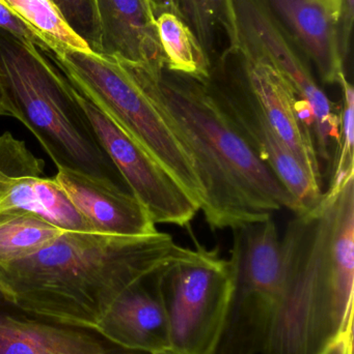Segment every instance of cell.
Returning a JSON list of instances; mask_svg holds the SVG:
<instances>
[{
  "mask_svg": "<svg viewBox=\"0 0 354 354\" xmlns=\"http://www.w3.org/2000/svg\"><path fill=\"white\" fill-rule=\"evenodd\" d=\"M118 60L193 159L205 192L200 210L210 228L260 222L283 208L307 212L218 105L208 79Z\"/></svg>",
  "mask_w": 354,
  "mask_h": 354,
  "instance_id": "1",
  "label": "cell"
},
{
  "mask_svg": "<svg viewBox=\"0 0 354 354\" xmlns=\"http://www.w3.org/2000/svg\"><path fill=\"white\" fill-rule=\"evenodd\" d=\"M0 28L6 29L17 37L29 41L44 53L47 52V46L44 43L43 39L24 21L21 20L16 14H14L1 0H0Z\"/></svg>",
  "mask_w": 354,
  "mask_h": 354,
  "instance_id": "25",
  "label": "cell"
},
{
  "mask_svg": "<svg viewBox=\"0 0 354 354\" xmlns=\"http://www.w3.org/2000/svg\"><path fill=\"white\" fill-rule=\"evenodd\" d=\"M208 84L218 105L258 157L274 172L306 210L315 206L324 196L322 185L283 142L264 114L216 66H212Z\"/></svg>",
  "mask_w": 354,
  "mask_h": 354,
  "instance_id": "11",
  "label": "cell"
},
{
  "mask_svg": "<svg viewBox=\"0 0 354 354\" xmlns=\"http://www.w3.org/2000/svg\"><path fill=\"white\" fill-rule=\"evenodd\" d=\"M0 105L33 133L58 170L130 192L79 104L76 89L41 50L2 28Z\"/></svg>",
  "mask_w": 354,
  "mask_h": 354,
  "instance_id": "4",
  "label": "cell"
},
{
  "mask_svg": "<svg viewBox=\"0 0 354 354\" xmlns=\"http://www.w3.org/2000/svg\"><path fill=\"white\" fill-rule=\"evenodd\" d=\"M191 251L160 231L143 236L64 231L37 253L0 264V288L31 311L97 328L127 289Z\"/></svg>",
  "mask_w": 354,
  "mask_h": 354,
  "instance_id": "2",
  "label": "cell"
},
{
  "mask_svg": "<svg viewBox=\"0 0 354 354\" xmlns=\"http://www.w3.org/2000/svg\"><path fill=\"white\" fill-rule=\"evenodd\" d=\"M68 26L93 53L101 55V32L96 0H50Z\"/></svg>",
  "mask_w": 354,
  "mask_h": 354,
  "instance_id": "23",
  "label": "cell"
},
{
  "mask_svg": "<svg viewBox=\"0 0 354 354\" xmlns=\"http://www.w3.org/2000/svg\"><path fill=\"white\" fill-rule=\"evenodd\" d=\"M216 68L222 70L264 114L283 142L313 178L324 187V171L313 133L295 113L297 91L267 60L227 52Z\"/></svg>",
  "mask_w": 354,
  "mask_h": 354,
  "instance_id": "10",
  "label": "cell"
},
{
  "mask_svg": "<svg viewBox=\"0 0 354 354\" xmlns=\"http://www.w3.org/2000/svg\"><path fill=\"white\" fill-rule=\"evenodd\" d=\"M156 29L168 70L195 78H210L213 62L180 17L161 12L156 17Z\"/></svg>",
  "mask_w": 354,
  "mask_h": 354,
  "instance_id": "18",
  "label": "cell"
},
{
  "mask_svg": "<svg viewBox=\"0 0 354 354\" xmlns=\"http://www.w3.org/2000/svg\"><path fill=\"white\" fill-rule=\"evenodd\" d=\"M155 17L163 12H170L180 17L177 0H149ZM181 18V17H180Z\"/></svg>",
  "mask_w": 354,
  "mask_h": 354,
  "instance_id": "28",
  "label": "cell"
},
{
  "mask_svg": "<svg viewBox=\"0 0 354 354\" xmlns=\"http://www.w3.org/2000/svg\"><path fill=\"white\" fill-rule=\"evenodd\" d=\"M232 39L227 52L262 58L276 66L299 99L315 114L314 138L324 176L333 169L341 147V106L335 104L314 79L303 53L264 0H228Z\"/></svg>",
  "mask_w": 354,
  "mask_h": 354,
  "instance_id": "8",
  "label": "cell"
},
{
  "mask_svg": "<svg viewBox=\"0 0 354 354\" xmlns=\"http://www.w3.org/2000/svg\"><path fill=\"white\" fill-rule=\"evenodd\" d=\"M284 288L265 354H320L353 328L354 176L287 225Z\"/></svg>",
  "mask_w": 354,
  "mask_h": 354,
  "instance_id": "3",
  "label": "cell"
},
{
  "mask_svg": "<svg viewBox=\"0 0 354 354\" xmlns=\"http://www.w3.org/2000/svg\"><path fill=\"white\" fill-rule=\"evenodd\" d=\"M94 232L143 236L158 232L145 206L126 189L70 170L54 176Z\"/></svg>",
  "mask_w": 354,
  "mask_h": 354,
  "instance_id": "13",
  "label": "cell"
},
{
  "mask_svg": "<svg viewBox=\"0 0 354 354\" xmlns=\"http://www.w3.org/2000/svg\"><path fill=\"white\" fill-rule=\"evenodd\" d=\"M0 354H151L116 344L99 328L19 305L0 288Z\"/></svg>",
  "mask_w": 354,
  "mask_h": 354,
  "instance_id": "12",
  "label": "cell"
},
{
  "mask_svg": "<svg viewBox=\"0 0 354 354\" xmlns=\"http://www.w3.org/2000/svg\"><path fill=\"white\" fill-rule=\"evenodd\" d=\"M324 6L328 8V10L332 12L333 16L335 17L337 21L339 22V18H340L341 12V4H342V0H320Z\"/></svg>",
  "mask_w": 354,
  "mask_h": 354,
  "instance_id": "29",
  "label": "cell"
},
{
  "mask_svg": "<svg viewBox=\"0 0 354 354\" xmlns=\"http://www.w3.org/2000/svg\"><path fill=\"white\" fill-rule=\"evenodd\" d=\"M342 89L341 110V147L333 166L330 187H339L345 179L354 176V91L353 84L343 76L339 81Z\"/></svg>",
  "mask_w": 354,
  "mask_h": 354,
  "instance_id": "24",
  "label": "cell"
},
{
  "mask_svg": "<svg viewBox=\"0 0 354 354\" xmlns=\"http://www.w3.org/2000/svg\"><path fill=\"white\" fill-rule=\"evenodd\" d=\"M151 354H180L175 351L172 348L161 349V351H155V353Z\"/></svg>",
  "mask_w": 354,
  "mask_h": 354,
  "instance_id": "30",
  "label": "cell"
},
{
  "mask_svg": "<svg viewBox=\"0 0 354 354\" xmlns=\"http://www.w3.org/2000/svg\"><path fill=\"white\" fill-rule=\"evenodd\" d=\"M0 115H6V113H4L3 110H2L1 105H0Z\"/></svg>",
  "mask_w": 354,
  "mask_h": 354,
  "instance_id": "31",
  "label": "cell"
},
{
  "mask_svg": "<svg viewBox=\"0 0 354 354\" xmlns=\"http://www.w3.org/2000/svg\"><path fill=\"white\" fill-rule=\"evenodd\" d=\"M45 54L72 86L174 177L201 209L205 192L193 159L120 60L62 45Z\"/></svg>",
  "mask_w": 354,
  "mask_h": 354,
  "instance_id": "5",
  "label": "cell"
},
{
  "mask_svg": "<svg viewBox=\"0 0 354 354\" xmlns=\"http://www.w3.org/2000/svg\"><path fill=\"white\" fill-rule=\"evenodd\" d=\"M27 214L64 231L94 232L55 179L37 174L15 178L0 199V216Z\"/></svg>",
  "mask_w": 354,
  "mask_h": 354,
  "instance_id": "17",
  "label": "cell"
},
{
  "mask_svg": "<svg viewBox=\"0 0 354 354\" xmlns=\"http://www.w3.org/2000/svg\"><path fill=\"white\" fill-rule=\"evenodd\" d=\"M177 4L181 19L195 33L210 59L215 52L218 31H224L230 46L232 21L228 0H177Z\"/></svg>",
  "mask_w": 354,
  "mask_h": 354,
  "instance_id": "21",
  "label": "cell"
},
{
  "mask_svg": "<svg viewBox=\"0 0 354 354\" xmlns=\"http://www.w3.org/2000/svg\"><path fill=\"white\" fill-rule=\"evenodd\" d=\"M1 1L43 39L47 46V52L56 45L91 52L87 44L73 32L50 0Z\"/></svg>",
  "mask_w": 354,
  "mask_h": 354,
  "instance_id": "20",
  "label": "cell"
},
{
  "mask_svg": "<svg viewBox=\"0 0 354 354\" xmlns=\"http://www.w3.org/2000/svg\"><path fill=\"white\" fill-rule=\"evenodd\" d=\"M326 84L345 76L338 21L320 0H264Z\"/></svg>",
  "mask_w": 354,
  "mask_h": 354,
  "instance_id": "15",
  "label": "cell"
},
{
  "mask_svg": "<svg viewBox=\"0 0 354 354\" xmlns=\"http://www.w3.org/2000/svg\"><path fill=\"white\" fill-rule=\"evenodd\" d=\"M76 95L102 147L154 223L188 226L200 212L193 198L109 116L77 91Z\"/></svg>",
  "mask_w": 354,
  "mask_h": 354,
  "instance_id": "9",
  "label": "cell"
},
{
  "mask_svg": "<svg viewBox=\"0 0 354 354\" xmlns=\"http://www.w3.org/2000/svg\"><path fill=\"white\" fill-rule=\"evenodd\" d=\"M101 55L164 66L156 17L149 0H96Z\"/></svg>",
  "mask_w": 354,
  "mask_h": 354,
  "instance_id": "16",
  "label": "cell"
},
{
  "mask_svg": "<svg viewBox=\"0 0 354 354\" xmlns=\"http://www.w3.org/2000/svg\"><path fill=\"white\" fill-rule=\"evenodd\" d=\"M44 161L35 158L23 141L10 132L0 136V199L19 176L44 174Z\"/></svg>",
  "mask_w": 354,
  "mask_h": 354,
  "instance_id": "22",
  "label": "cell"
},
{
  "mask_svg": "<svg viewBox=\"0 0 354 354\" xmlns=\"http://www.w3.org/2000/svg\"><path fill=\"white\" fill-rule=\"evenodd\" d=\"M320 354H353V328L330 343Z\"/></svg>",
  "mask_w": 354,
  "mask_h": 354,
  "instance_id": "27",
  "label": "cell"
},
{
  "mask_svg": "<svg viewBox=\"0 0 354 354\" xmlns=\"http://www.w3.org/2000/svg\"><path fill=\"white\" fill-rule=\"evenodd\" d=\"M62 232V229L31 214L0 216V264L10 263L37 253Z\"/></svg>",
  "mask_w": 354,
  "mask_h": 354,
  "instance_id": "19",
  "label": "cell"
},
{
  "mask_svg": "<svg viewBox=\"0 0 354 354\" xmlns=\"http://www.w3.org/2000/svg\"><path fill=\"white\" fill-rule=\"evenodd\" d=\"M232 231V295L216 354H265L284 288L282 239L272 216Z\"/></svg>",
  "mask_w": 354,
  "mask_h": 354,
  "instance_id": "6",
  "label": "cell"
},
{
  "mask_svg": "<svg viewBox=\"0 0 354 354\" xmlns=\"http://www.w3.org/2000/svg\"><path fill=\"white\" fill-rule=\"evenodd\" d=\"M157 272L127 289L112 304L97 326L104 336L121 346L143 353L170 348Z\"/></svg>",
  "mask_w": 354,
  "mask_h": 354,
  "instance_id": "14",
  "label": "cell"
},
{
  "mask_svg": "<svg viewBox=\"0 0 354 354\" xmlns=\"http://www.w3.org/2000/svg\"><path fill=\"white\" fill-rule=\"evenodd\" d=\"M354 20V0H342L338 22L339 41L343 59L348 57Z\"/></svg>",
  "mask_w": 354,
  "mask_h": 354,
  "instance_id": "26",
  "label": "cell"
},
{
  "mask_svg": "<svg viewBox=\"0 0 354 354\" xmlns=\"http://www.w3.org/2000/svg\"><path fill=\"white\" fill-rule=\"evenodd\" d=\"M185 257L156 274L170 348L180 354H216L232 295L229 259L195 241Z\"/></svg>",
  "mask_w": 354,
  "mask_h": 354,
  "instance_id": "7",
  "label": "cell"
}]
</instances>
